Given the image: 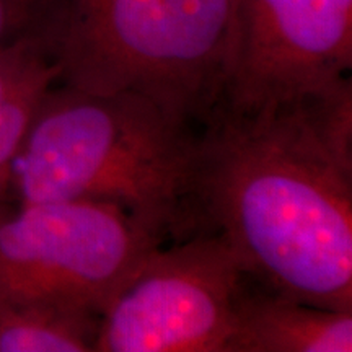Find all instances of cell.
<instances>
[{
  "instance_id": "cell-1",
  "label": "cell",
  "mask_w": 352,
  "mask_h": 352,
  "mask_svg": "<svg viewBox=\"0 0 352 352\" xmlns=\"http://www.w3.org/2000/svg\"><path fill=\"white\" fill-rule=\"evenodd\" d=\"M210 232L246 274L308 305L352 311V85L220 104L199 129Z\"/></svg>"
},
{
  "instance_id": "cell-2",
  "label": "cell",
  "mask_w": 352,
  "mask_h": 352,
  "mask_svg": "<svg viewBox=\"0 0 352 352\" xmlns=\"http://www.w3.org/2000/svg\"><path fill=\"white\" fill-rule=\"evenodd\" d=\"M199 129L142 95L57 80L20 145L7 201L109 202L162 243L210 232L199 197Z\"/></svg>"
},
{
  "instance_id": "cell-3",
  "label": "cell",
  "mask_w": 352,
  "mask_h": 352,
  "mask_svg": "<svg viewBox=\"0 0 352 352\" xmlns=\"http://www.w3.org/2000/svg\"><path fill=\"white\" fill-rule=\"evenodd\" d=\"M46 36L60 83L142 95L201 127L232 83L235 0H59Z\"/></svg>"
},
{
  "instance_id": "cell-4",
  "label": "cell",
  "mask_w": 352,
  "mask_h": 352,
  "mask_svg": "<svg viewBox=\"0 0 352 352\" xmlns=\"http://www.w3.org/2000/svg\"><path fill=\"white\" fill-rule=\"evenodd\" d=\"M162 243L109 202H0V297L70 303L103 314Z\"/></svg>"
},
{
  "instance_id": "cell-5",
  "label": "cell",
  "mask_w": 352,
  "mask_h": 352,
  "mask_svg": "<svg viewBox=\"0 0 352 352\" xmlns=\"http://www.w3.org/2000/svg\"><path fill=\"white\" fill-rule=\"evenodd\" d=\"M243 272L215 232L157 246L101 314L96 352H228Z\"/></svg>"
},
{
  "instance_id": "cell-6",
  "label": "cell",
  "mask_w": 352,
  "mask_h": 352,
  "mask_svg": "<svg viewBox=\"0 0 352 352\" xmlns=\"http://www.w3.org/2000/svg\"><path fill=\"white\" fill-rule=\"evenodd\" d=\"M235 10L226 107L253 109L351 80L352 0H235Z\"/></svg>"
},
{
  "instance_id": "cell-7",
  "label": "cell",
  "mask_w": 352,
  "mask_h": 352,
  "mask_svg": "<svg viewBox=\"0 0 352 352\" xmlns=\"http://www.w3.org/2000/svg\"><path fill=\"white\" fill-rule=\"evenodd\" d=\"M352 311L298 302L243 272L228 352H351Z\"/></svg>"
},
{
  "instance_id": "cell-8",
  "label": "cell",
  "mask_w": 352,
  "mask_h": 352,
  "mask_svg": "<svg viewBox=\"0 0 352 352\" xmlns=\"http://www.w3.org/2000/svg\"><path fill=\"white\" fill-rule=\"evenodd\" d=\"M100 323L70 303L0 297V352H96Z\"/></svg>"
},
{
  "instance_id": "cell-9",
  "label": "cell",
  "mask_w": 352,
  "mask_h": 352,
  "mask_svg": "<svg viewBox=\"0 0 352 352\" xmlns=\"http://www.w3.org/2000/svg\"><path fill=\"white\" fill-rule=\"evenodd\" d=\"M59 80L52 50L44 51L0 91V202L7 201L10 173L39 101Z\"/></svg>"
},
{
  "instance_id": "cell-10",
  "label": "cell",
  "mask_w": 352,
  "mask_h": 352,
  "mask_svg": "<svg viewBox=\"0 0 352 352\" xmlns=\"http://www.w3.org/2000/svg\"><path fill=\"white\" fill-rule=\"evenodd\" d=\"M59 0H0V50L30 34L46 33Z\"/></svg>"
}]
</instances>
